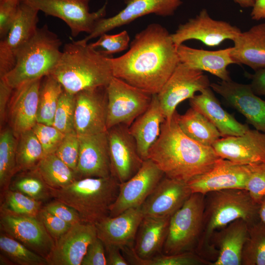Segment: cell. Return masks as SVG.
<instances>
[{
	"label": "cell",
	"instance_id": "7402d4cb",
	"mask_svg": "<svg viewBox=\"0 0 265 265\" xmlns=\"http://www.w3.org/2000/svg\"><path fill=\"white\" fill-rule=\"evenodd\" d=\"M42 79L28 81L14 89L9 103L8 117L10 128L17 138L37 123Z\"/></svg>",
	"mask_w": 265,
	"mask_h": 265
},
{
	"label": "cell",
	"instance_id": "3957f363",
	"mask_svg": "<svg viewBox=\"0 0 265 265\" xmlns=\"http://www.w3.org/2000/svg\"><path fill=\"white\" fill-rule=\"evenodd\" d=\"M259 208V204L244 189H227L206 194L202 229L195 252L212 264L218 255L211 244L212 234L238 219L248 225L258 221Z\"/></svg>",
	"mask_w": 265,
	"mask_h": 265
},
{
	"label": "cell",
	"instance_id": "8fae6325",
	"mask_svg": "<svg viewBox=\"0 0 265 265\" xmlns=\"http://www.w3.org/2000/svg\"><path fill=\"white\" fill-rule=\"evenodd\" d=\"M241 32L239 28L227 21L212 19L203 8L195 17L179 25L171 35L177 47L187 40H196L213 47L226 40L233 41Z\"/></svg>",
	"mask_w": 265,
	"mask_h": 265
},
{
	"label": "cell",
	"instance_id": "cb8c5ba5",
	"mask_svg": "<svg viewBox=\"0 0 265 265\" xmlns=\"http://www.w3.org/2000/svg\"><path fill=\"white\" fill-rule=\"evenodd\" d=\"M192 193L186 183L164 175L140 208L144 216H171Z\"/></svg>",
	"mask_w": 265,
	"mask_h": 265
},
{
	"label": "cell",
	"instance_id": "d4e9b609",
	"mask_svg": "<svg viewBox=\"0 0 265 265\" xmlns=\"http://www.w3.org/2000/svg\"><path fill=\"white\" fill-rule=\"evenodd\" d=\"M143 217L140 207L129 209L115 216H107L95 224L97 237L105 245L120 249L132 246Z\"/></svg>",
	"mask_w": 265,
	"mask_h": 265
},
{
	"label": "cell",
	"instance_id": "f1b7e54d",
	"mask_svg": "<svg viewBox=\"0 0 265 265\" xmlns=\"http://www.w3.org/2000/svg\"><path fill=\"white\" fill-rule=\"evenodd\" d=\"M165 119L157 95L154 94L148 108L129 127L138 153L144 160L148 159L150 149L159 137L161 124Z\"/></svg>",
	"mask_w": 265,
	"mask_h": 265
},
{
	"label": "cell",
	"instance_id": "f35d334b",
	"mask_svg": "<svg viewBox=\"0 0 265 265\" xmlns=\"http://www.w3.org/2000/svg\"><path fill=\"white\" fill-rule=\"evenodd\" d=\"M25 171L13 183L11 189L40 201L51 196L49 186L35 168Z\"/></svg>",
	"mask_w": 265,
	"mask_h": 265
},
{
	"label": "cell",
	"instance_id": "816d5d0a",
	"mask_svg": "<svg viewBox=\"0 0 265 265\" xmlns=\"http://www.w3.org/2000/svg\"><path fill=\"white\" fill-rule=\"evenodd\" d=\"M12 88L3 78H0V124L3 125L6 117V108L13 92Z\"/></svg>",
	"mask_w": 265,
	"mask_h": 265
},
{
	"label": "cell",
	"instance_id": "9f6ffc18",
	"mask_svg": "<svg viewBox=\"0 0 265 265\" xmlns=\"http://www.w3.org/2000/svg\"><path fill=\"white\" fill-rule=\"evenodd\" d=\"M258 214L260 220L265 223V196L259 203Z\"/></svg>",
	"mask_w": 265,
	"mask_h": 265
},
{
	"label": "cell",
	"instance_id": "7bdbcfd3",
	"mask_svg": "<svg viewBox=\"0 0 265 265\" xmlns=\"http://www.w3.org/2000/svg\"><path fill=\"white\" fill-rule=\"evenodd\" d=\"M95 42L89 44L95 49L108 56L126 50L130 45V37L126 30L115 34L104 33Z\"/></svg>",
	"mask_w": 265,
	"mask_h": 265
},
{
	"label": "cell",
	"instance_id": "6da1fadb",
	"mask_svg": "<svg viewBox=\"0 0 265 265\" xmlns=\"http://www.w3.org/2000/svg\"><path fill=\"white\" fill-rule=\"evenodd\" d=\"M113 77L157 94L180 62L171 33L153 23L136 34L124 54L110 57Z\"/></svg>",
	"mask_w": 265,
	"mask_h": 265
},
{
	"label": "cell",
	"instance_id": "c3c4849f",
	"mask_svg": "<svg viewBox=\"0 0 265 265\" xmlns=\"http://www.w3.org/2000/svg\"><path fill=\"white\" fill-rule=\"evenodd\" d=\"M20 0H0V37L7 34L17 15Z\"/></svg>",
	"mask_w": 265,
	"mask_h": 265
},
{
	"label": "cell",
	"instance_id": "603a6c76",
	"mask_svg": "<svg viewBox=\"0 0 265 265\" xmlns=\"http://www.w3.org/2000/svg\"><path fill=\"white\" fill-rule=\"evenodd\" d=\"M79 137L80 152L76 171L78 179L111 175L107 131Z\"/></svg>",
	"mask_w": 265,
	"mask_h": 265
},
{
	"label": "cell",
	"instance_id": "f6af8a7d",
	"mask_svg": "<svg viewBox=\"0 0 265 265\" xmlns=\"http://www.w3.org/2000/svg\"><path fill=\"white\" fill-rule=\"evenodd\" d=\"M79 152V137L76 132H74L66 134L55 154L76 173Z\"/></svg>",
	"mask_w": 265,
	"mask_h": 265
},
{
	"label": "cell",
	"instance_id": "f907efd6",
	"mask_svg": "<svg viewBox=\"0 0 265 265\" xmlns=\"http://www.w3.org/2000/svg\"><path fill=\"white\" fill-rule=\"evenodd\" d=\"M105 248L103 242L97 237L89 244L81 265H107Z\"/></svg>",
	"mask_w": 265,
	"mask_h": 265
},
{
	"label": "cell",
	"instance_id": "60d3db41",
	"mask_svg": "<svg viewBox=\"0 0 265 265\" xmlns=\"http://www.w3.org/2000/svg\"><path fill=\"white\" fill-rule=\"evenodd\" d=\"M75 94L64 90L59 98L53 126L64 134L75 131Z\"/></svg>",
	"mask_w": 265,
	"mask_h": 265
},
{
	"label": "cell",
	"instance_id": "b9f144b4",
	"mask_svg": "<svg viewBox=\"0 0 265 265\" xmlns=\"http://www.w3.org/2000/svg\"><path fill=\"white\" fill-rule=\"evenodd\" d=\"M136 265H211L194 252H186L173 255L160 253L149 259L137 257L134 262Z\"/></svg>",
	"mask_w": 265,
	"mask_h": 265
},
{
	"label": "cell",
	"instance_id": "ba28073f",
	"mask_svg": "<svg viewBox=\"0 0 265 265\" xmlns=\"http://www.w3.org/2000/svg\"><path fill=\"white\" fill-rule=\"evenodd\" d=\"M107 130L118 125L130 127L149 107L153 95L113 77L106 86Z\"/></svg>",
	"mask_w": 265,
	"mask_h": 265
},
{
	"label": "cell",
	"instance_id": "d6986e66",
	"mask_svg": "<svg viewBox=\"0 0 265 265\" xmlns=\"http://www.w3.org/2000/svg\"><path fill=\"white\" fill-rule=\"evenodd\" d=\"M250 174L249 165L240 164L220 158L207 172L187 183L192 193L227 189H244Z\"/></svg>",
	"mask_w": 265,
	"mask_h": 265
},
{
	"label": "cell",
	"instance_id": "f546056e",
	"mask_svg": "<svg viewBox=\"0 0 265 265\" xmlns=\"http://www.w3.org/2000/svg\"><path fill=\"white\" fill-rule=\"evenodd\" d=\"M233 42L231 55L237 64L254 71L265 67V23L241 32Z\"/></svg>",
	"mask_w": 265,
	"mask_h": 265
},
{
	"label": "cell",
	"instance_id": "db71d44e",
	"mask_svg": "<svg viewBox=\"0 0 265 265\" xmlns=\"http://www.w3.org/2000/svg\"><path fill=\"white\" fill-rule=\"evenodd\" d=\"M107 253V265H130L126 259L120 253V248L113 245H105Z\"/></svg>",
	"mask_w": 265,
	"mask_h": 265
},
{
	"label": "cell",
	"instance_id": "484cf974",
	"mask_svg": "<svg viewBox=\"0 0 265 265\" xmlns=\"http://www.w3.org/2000/svg\"><path fill=\"white\" fill-rule=\"evenodd\" d=\"M248 225L244 220L238 219L212 234L211 244L217 250L218 255L211 265H241Z\"/></svg>",
	"mask_w": 265,
	"mask_h": 265
},
{
	"label": "cell",
	"instance_id": "7dc6e473",
	"mask_svg": "<svg viewBox=\"0 0 265 265\" xmlns=\"http://www.w3.org/2000/svg\"><path fill=\"white\" fill-rule=\"evenodd\" d=\"M37 218L41 221L55 241L67 232L72 226L50 213L44 207L40 210Z\"/></svg>",
	"mask_w": 265,
	"mask_h": 265
},
{
	"label": "cell",
	"instance_id": "44dd1931",
	"mask_svg": "<svg viewBox=\"0 0 265 265\" xmlns=\"http://www.w3.org/2000/svg\"><path fill=\"white\" fill-rule=\"evenodd\" d=\"M221 158L249 165L265 162V132L249 129L238 136L222 137L212 146Z\"/></svg>",
	"mask_w": 265,
	"mask_h": 265
},
{
	"label": "cell",
	"instance_id": "4dcf8cb0",
	"mask_svg": "<svg viewBox=\"0 0 265 265\" xmlns=\"http://www.w3.org/2000/svg\"><path fill=\"white\" fill-rule=\"evenodd\" d=\"M171 216H144L139 226L133 249L141 259L162 253Z\"/></svg>",
	"mask_w": 265,
	"mask_h": 265
},
{
	"label": "cell",
	"instance_id": "11a10c76",
	"mask_svg": "<svg viewBox=\"0 0 265 265\" xmlns=\"http://www.w3.org/2000/svg\"><path fill=\"white\" fill-rule=\"evenodd\" d=\"M251 18L253 20H265V0H257L250 13Z\"/></svg>",
	"mask_w": 265,
	"mask_h": 265
},
{
	"label": "cell",
	"instance_id": "ee69618b",
	"mask_svg": "<svg viewBox=\"0 0 265 265\" xmlns=\"http://www.w3.org/2000/svg\"><path fill=\"white\" fill-rule=\"evenodd\" d=\"M32 130L42 145L44 156L55 153L66 135L53 126L38 122Z\"/></svg>",
	"mask_w": 265,
	"mask_h": 265
},
{
	"label": "cell",
	"instance_id": "681fc988",
	"mask_svg": "<svg viewBox=\"0 0 265 265\" xmlns=\"http://www.w3.org/2000/svg\"><path fill=\"white\" fill-rule=\"evenodd\" d=\"M55 200L44 207L49 212L72 225L83 222L75 209L62 202Z\"/></svg>",
	"mask_w": 265,
	"mask_h": 265
},
{
	"label": "cell",
	"instance_id": "6f0895ef",
	"mask_svg": "<svg viewBox=\"0 0 265 265\" xmlns=\"http://www.w3.org/2000/svg\"><path fill=\"white\" fill-rule=\"evenodd\" d=\"M243 8L252 7L257 0H233Z\"/></svg>",
	"mask_w": 265,
	"mask_h": 265
},
{
	"label": "cell",
	"instance_id": "4316f807",
	"mask_svg": "<svg viewBox=\"0 0 265 265\" xmlns=\"http://www.w3.org/2000/svg\"><path fill=\"white\" fill-rule=\"evenodd\" d=\"M180 62L202 71H206L218 77L221 80H231L228 67L237 64L233 58L232 47L209 51L198 49L183 44L177 47Z\"/></svg>",
	"mask_w": 265,
	"mask_h": 265
},
{
	"label": "cell",
	"instance_id": "bcb514c9",
	"mask_svg": "<svg viewBox=\"0 0 265 265\" xmlns=\"http://www.w3.org/2000/svg\"><path fill=\"white\" fill-rule=\"evenodd\" d=\"M249 165L250 174L245 189L259 204L265 196V162Z\"/></svg>",
	"mask_w": 265,
	"mask_h": 265
},
{
	"label": "cell",
	"instance_id": "d590c367",
	"mask_svg": "<svg viewBox=\"0 0 265 265\" xmlns=\"http://www.w3.org/2000/svg\"><path fill=\"white\" fill-rule=\"evenodd\" d=\"M17 139L16 159L18 171L34 169L44 157L40 141L32 129L21 133Z\"/></svg>",
	"mask_w": 265,
	"mask_h": 265
},
{
	"label": "cell",
	"instance_id": "e0dca14e",
	"mask_svg": "<svg viewBox=\"0 0 265 265\" xmlns=\"http://www.w3.org/2000/svg\"><path fill=\"white\" fill-rule=\"evenodd\" d=\"M210 87L242 114L255 129L265 132V101L255 94L250 84L231 80L212 83Z\"/></svg>",
	"mask_w": 265,
	"mask_h": 265
},
{
	"label": "cell",
	"instance_id": "ac0fdd59",
	"mask_svg": "<svg viewBox=\"0 0 265 265\" xmlns=\"http://www.w3.org/2000/svg\"><path fill=\"white\" fill-rule=\"evenodd\" d=\"M0 226L8 235L45 258L54 246L55 240L37 217L1 211Z\"/></svg>",
	"mask_w": 265,
	"mask_h": 265
},
{
	"label": "cell",
	"instance_id": "30bf717a",
	"mask_svg": "<svg viewBox=\"0 0 265 265\" xmlns=\"http://www.w3.org/2000/svg\"><path fill=\"white\" fill-rule=\"evenodd\" d=\"M45 14L63 21L70 27L71 34H90L97 22L106 14V4L97 11L90 12V0H20Z\"/></svg>",
	"mask_w": 265,
	"mask_h": 265
},
{
	"label": "cell",
	"instance_id": "2e32d148",
	"mask_svg": "<svg viewBox=\"0 0 265 265\" xmlns=\"http://www.w3.org/2000/svg\"><path fill=\"white\" fill-rule=\"evenodd\" d=\"M38 12L20 0L15 19L6 36L0 42V78L13 68L18 52L35 33Z\"/></svg>",
	"mask_w": 265,
	"mask_h": 265
},
{
	"label": "cell",
	"instance_id": "9a60e30c",
	"mask_svg": "<svg viewBox=\"0 0 265 265\" xmlns=\"http://www.w3.org/2000/svg\"><path fill=\"white\" fill-rule=\"evenodd\" d=\"M124 2L126 6L122 10L112 17L103 18L98 20L92 31L82 40L87 42L146 15L154 14L162 17L172 16L183 3V0H124Z\"/></svg>",
	"mask_w": 265,
	"mask_h": 265
},
{
	"label": "cell",
	"instance_id": "8992f818",
	"mask_svg": "<svg viewBox=\"0 0 265 265\" xmlns=\"http://www.w3.org/2000/svg\"><path fill=\"white\" fill-rule=\"evenodd\" d=\"M62 42L47 26L35 33L18 52L13 68L2 78L12 88L50 75L62 53Z\"/></svg>",
	"mask_w": 265,
	"mask_h": 265
},
{
	"label": "cell",
	"instance_id": "1f68e13d",
	"mask_svg": "<svg viewBox=\"0 0 265 265\" xmlns=\"http://www.w3.org/2000/svg\"><path fill=\"white\" fill-rule=\"evenodd\" d=\"M177 121L185 134L202 145L212 146L221 137L217 128L203 114L192 107L184 114L178 113Z\"/></svg>",
	"mask_w": 265,
	"mask_h": 265
},
{
	"label": "cell",
	"instance_id": "5b68a950",
	"mask_svg": "<svg viewBox=\"0 0 265 265\" xmlns=\"http://www.w3.org/2000/svg\"><path fill=\"white\" fill-rule=\"evenodd\" d=\"M119 183L112 176L77 179L59 189L49 188L51 196L75 209L83 222L95 224L109 216Z\"/></svg>",
	"mask_w": 265,
	"mask_h": 265
},
{
	"label": "cell",
	"instance_id": "e575fe53",
	"mask_svg": "<svg viewBox=\"0 0 265 265\" xmlns=\"http://www.w3.org/2000/svg\"><path fill=\"white\" fill-rule=\"evenodd\" d=\"M17 139L10 128L0 133V186L3 192L9 189L14 175L18 171L16 151Z\"/></svg>",
	"mask_w": 265,
	"mask_h": 265
},
{
	"label": "cell",
	"instance_id": "83f0119b",
	"mask_svg": "<svg viewBox=\"0 0 265 265\" xmlns=\"http://www.w3.org/2000/svg\"><path fill=\"white\" fill-rule=\"evenodd\" d=\"M213 91L208 87L189 99L191 107L203 114L218 130L221 137L240 135L249 129L222 108Z\"/></svg>",
	"mask_w": 265,
	"mask_h": 265
},
{
	"label": "cell",
	"instance_id": "5bb4252c",
	"mask_svg": "<svg viewBox=\"0 0 265 265\" xmlns=\"http://www.w3.org/2000/svg\"><path fill=\"white\" fill-rule=\"evenodd\" d=\"M75 131L79 136L107 131L106 86L84 90L75 94Z\"/></svg>",
	"mask_w": 265,
	"mask_h": 265
},
{
	"label": "cell",
	"instance_id": "52a82bcc",
	"mask_svg": "<svg viewBox=\"0 0 265 265\" xmlns=\"http://www.w3.org/2000/svg\"><path fill=\"white\" fill-rule=\"evenodd\" d=\"M204 198L203 194L192 193L170 217L163 254L195 252L202 229Z\"/></svg>",
	"mask_w": 265,
	"mask_h": 265
},
{
	"label": "cell",
	"instance_id": "ab89813d",
	"mask_svg": "<svg viewBox=\"0 0 265 265\" xmlns=\"http://www.w3.org/2000/svg\"><path fill=\"white\" fill-rule=\"evenodd\" d=\"M41 201L19 191L8 189L4 192V201L1 211L17 215L37 217Z\"/></svg>",
	"mask_w": 265,
	"mask_h": 265
},
{
	"label": "cell",
	"instance_id": "4fadbf2b",
	"mask_svg": "<svg viewBox=\"0 0 265 265\" xmlns=\"http://www.w3.org/2000/svg\"><path fill=\"white\" fill-rule=\"evenodd\" d=\"M111 174L120 184L140 168L144 160L140 156L129 127L118 125L107 130Z\"/></svg>",
	"mask_w": 265,
	"mask_h": 265
},
{
	"label": "cell",
	"instance_id": "7c38bea8",
	"mask_svg": "<svg viewBox=\"0 0 265 265\" xmlns=\"http://www.w3.org/2000/svg\"><path fill=\"white\" fill-rule=\"evenodd\" d=\"M164 176V173L152 160H144L135 175L119 184L118 194L110 207L109 216L140 207Z\"/></svg>",
	"mask_w": 265,
	"mask_h": 265
},
{
	"label": "cell",
	"instance_id": "9c48e42d",
	"mask_svg": "<svg viewBox=\"0 0 265 265\" xmlns=\"http://www.w3.org/2000/svg\"><path fill=\"white\" fill-rule=\"evenodd\" d=\"M210 84L203 71L180 62L157 94L165 119L172 117L181 102L191 99L196 92L210 87Z\"/></svg>",
	"mask_w": 265,
	"mask_h": 265
},
{
	"label": "cell",
	"instance_id": "f5cc1de1",
	"mask_svg": "<svg viewBox=\"0 0 265 265\" xmlns=\"http://www.w3.org/2000/svg\"><path fill=\"white\" fill-rule=\"evenodd\" d=\"M249 78L250 85L255 94L265 97V67L255 71L249 75Z\"/></svg>",
	"mask_w": 265,
	"mask_h": 265
},
{
	"label": "cell",
	"instance_id": "d6a6232c",
	"mask_svg": "<svg viewBox=\"0 0 265 265\" xmlns=\"http://www.w3.org/2000/svg\"><path fill=\"white\" fill-rule=\"evenodd\" d=\"M35 168L49 188H61L77 180L76 173L55 153L45 156Z\"/></svg>",
	"mask_w": 265,
	"mask_h": 265
},
{
	"label": "cell",
	"instance_id": "836d02e7",
	"mask_svg": "<svg viewBox=\"0 0 265 265\" xmlns=\"http://www.w3.org/2000/svg\"><path fill=\"white\" fill-rule=\"evenodd\" d=\"M63 88L52 75L44 77L41 80L38 101L37 122L53 126L58 101Z\"/></svg>",
	"mask_w": 265,
	"mask_h": 265
},
{
	"label": "cell",
	"instance_id": "277c9868",
	"mask_svg": "<svg viewBox=\"0 0 265 265\" xmlns=\"http://www.w3.org/2000/svg\"><path fill=\"white\" fill-rule=\"evenodd\" d=\"M50 75L60 82L65 91L73 94L107 86L113 77L109 57L82 39L64 46L61 57Z\"/></svg>",
	"mask_w": 265,
	"mask_h": 265
},
{
	"label": "cell",
	"instance_id": "74e56055",
	"mask_svg": "<svg viewBox=\"0 0 265 265\" xmlns=\"http://www.w3.org/2000/svg\"><path fill=\"white\" fill-rule=\"evenodd\" d=\"M1 252L12 262L20 265H47L46 258L31 250L17 239L6 235L0 237Z\"/></svg>",
	"mask_w": 265,
	"mask_h": 265
},
{
	"label": "cell",
	"instance_id": "8d00e7d4",
	"mask_svg": "<svg viewBox=\"0 0 265 265\" xmlns=\"http://www.w3.org/2000/svg\"><path fill=\"white\" fill-rule=\"evenodd\" d=\"M241 265H265V223L260 220L248 225Z\"/></svg>",
	"mask_w": 265,
	"mask_h": 265
},
{
	"label": "cell",
	"instance_id": "7a4b0ae2",
	"mask_svg": "<svg viewBox=\"0 0 265 265\" xmlns=\"http://www.w3.org/2000/svg\"><path fill=\"white\" fill-rule=\"evenodd\" d=\"M178 112L165 119L158 140L150 149L152 160L169 178L187 183L210 170L221 158L212 146L202 145L180 129Z\"/></svg>",
	"mask_w": 265,
	"mask_h": 265
},
{
	"label": "cell",
	"instance_id": "ffe728a7",
	"mask_svg": "<svg viewBox=\"0 0 265 265\" xmlns=\"http://www.w3.org/2000/svg\"><path fill=\"white\" fill-rule=\"evenodd\" d=\"M97 237L95 225L81 222L73 225L55 241L46 257L50 265H81L89 244Z\"/></svg>",
	"mask_w": 265,
	"mask_h": 265
}]
</instances>
